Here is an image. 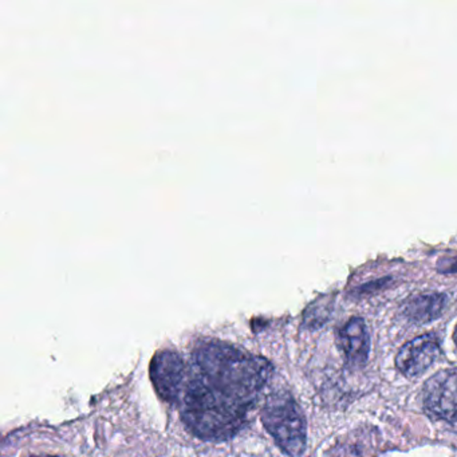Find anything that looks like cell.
Returning a JSON list of instances; mask_svg holds the SVG:
<instances>
[{"label":"cell","mask_w":457,"mask_h":457,"mask_svg":"<svg viewBox=\"0 0 457 457\" xmlns=\"http://www.w3.org/2000/svg\"><path fill=\"white\" fill-rule=\"evenodd\" d=\"M272 376V365L223 342H205L192 354L181 419L196 437L223 441L237 435Z\"/></svg>","instance_id":"cell-1"},{"label":"cell","mask_w":457,"mask_h":457,"mask_svg":"<svg viewBox=\"0 0 457 457\" xmlns=\"http://www.w3.org/2000/svg\"><path fill=\"white\" fill-rule=\"evenodd\" d=\"M262 422L286 454L299 457L306 449L307 427L303 413L287 392H275L262 409Z\"/></svg>","instance_id":"cell-2"},{"label":"cell","mask_w":457,"mask_h":457,"mask_svg":"<svg viewBox=\"0 0 457 457\" xmlns=\"http://www.w3.org/2000/svg\"><path fill=\"white\" fill-rule=\"evenodd\" d=\"M428 416L457 430V368L438 371L422 387Z\"/></svg>","instance_id":"cell-3"},{"label":"cell","mask_w":457,"mask_h":457,"mask_svg":"<svg viewBox=\"0 0 457 457\" xmlns=\"http://www.w3.org/2000/svg\"><path fill=\"white\" fill-rule=\"evenodd\" d=\"M149 369L152 382L160 397L167 403H176L187 379L186 363L181 355L173 350H162L154 355Z\"/></svg>","instance_id":"cell-4"},{"label":"cell","mask_w":457,"mask_h":457,"mask_svg":"<svg viewBox=\"0 0 457 457\" xmlns=\"http://www.w3.org/2000/svg\"><path fill=\"white\" fill-rule=\"evenodd\" d=\"M440 355V344L433 334L417 337L401 347L395 357V366L406 378L424 373Z\"/></svg>","instance_id":"cell-5"},{"label":"cell","mask_w":457,"mask_h":457,"mask_svg":"<svg viewBox=\"0 0 457 457\" xmlns=\"http://www.w3.org/2000/svg\"><path fill=\"white\" fill-rule=\"evenodd\" d=\"M337 344L350 368L365 365L370 353V337L365 320L360 317L347 320L339 328Z\"/></svg>","instance_id":"cell-6"},{"label":"cell","mask_w":457,"mask_h":457,"mask_svg":"<svg viewBox=\"0 0 457 457\" xmlns=\"http://www.w3.org/2000/svg\"><path fill=\"white\" fill-rule=\"evenodd\" d=\"M444 294L429 293L411 296L403 303V314L413 323H428L437 320L445 309Z\"/></svg>","instance_id":"cell-7"},{"label":"cell","mask_w":457,"mask_h":457,"mask_svg":"<svg viewBox=\"0 0 457 457\" xmlns=\"http://www.w3.org/2000/svg\"><path fill=\"white\" fill-rule=\"evenodd\" d=\"M437 270L444 274H454L457 272V255L448 256L438 261Z\"/></svg>","instance_id":"cell-8"},{"label":"cell","mask_w":457,"mask_h":457,"mask_svg":"<svg viewBox=\"0 0 457 457\" xmlns=\"http://www.w3.org/2000/svg\"><path fill=\"white\" fill-rule=\"evenodd\" d=\"M453 338H454V344L457 345V326H456V328H454Z\"/></svg>","instance_id":"cell-9"}]
</instances>
